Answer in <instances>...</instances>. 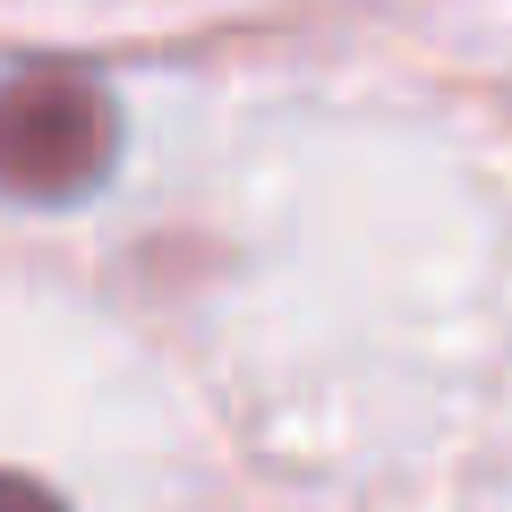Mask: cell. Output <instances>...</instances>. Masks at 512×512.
Wrapping results in <instances>:
<instances>
[{
  "mask_svg": "<svg viewBox=\"0 0 512 512\" xmlns=\"http://www.w3.org/2000/svg\"><path fill=\"white\" fill-rule=\"evenodd\" d=\"M120 154V111L77 69H18L0 77V197L18 205H77L103 188Z\"/></svg>",
  "mask_w": 512,
  "mask_h": 512,
  "instance_id": "obj_1",
  "label": "cell"
},
{
  "mask_svg": "<svg viewBox=\"0 0 512 512\" xmlns=\"http://www.w3.org/2000/svg\"><path fill=\"white\" fill-rule=\"evenodd\" d=\"M0 512H69L43 478H18V470H0Z\"/></svg>",
  "mask_w": 512,
  "mask_h": 512,
  "instance_id": "obj_2",
  "label": "cell"
}]
</instances>
